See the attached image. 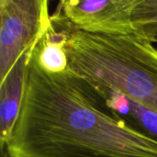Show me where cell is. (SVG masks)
Listing matches in <instances>:
<instances>
[{"label":"cell","mask_w":157,"mask_h":157,"mask_svg":"<svg viewBox=\"0 0 157 157\" xmlns=\"http://www.w3.org/2000/svg\"><path fill=\"white\" fill-rule=\"evenodd\" d=\"M132 21L140 37L157 32V0H137Z\"/></svg>","instance_id":"obj_8"},{"label":"cell","mask_w":157,"mask_h":157,"mask_svg":"<svg viewBox=\"0 0 157 157\" xmlns=\"http://www.w3.org/2000/svg\"><path fill=\"white\" fill-rule=\"evenodd\" d=\"M137 0H63L52 16L74 30L140 37L132 21Z\"/></svg>","instance_id":"obj_4"},{"label":"cell","mask_w":157,"mask_h":157,"mask_svg":"<svg viewBox=\"0 0 157 157\" xmlns=\"http://www.w3.org/2000/svg\"><path fill=\"white\" fill-rule=\"evenodd\" d=\"M2 157H9V156H8L5 152H3V153H2Z\"/></svg>","instance_id":"obj_10"},{"label":"cell","mask_w":157,"mask_h":157,"mask_svg":"<svg viewBox=\"0 0 157 157\" xmlns=\"http://www.w3.org/2000/svg\"><path fill=\"white\" fill-rule=\"evenodd\" d=\"M144 38L147 39L148 40H150V41L153 42V43H157V32L148 34V35H146Z\"/></svg>","instance_id":"obj_9"},{"label":"cell","mask_w":157,"mask_h":157,"mask_svg":"<svg viewBox=\"0 0 157 157\" xmlns=\"http://www.w3.org/2000/svg\"><path fill=\"white\" fill-rule=\"evenodd\" d=\"M9 157H157V141L132 128L71 69L52 74L30 51Z\"/></svg>","instance_id":"obj_1"},{"label":"cell","mask_w":157,"mask_h":157,"mask_svg":"<svg viewBox=\"0 0 157 157\" xmlns=\"http://www.w3.org/2000/svg\"><path fill=\"white\" fill-rule=\"evenodd\" d=\"M68 29L65 47L69 69L157 112V48L153 42L137 36Z\"/></svg>","instance_id":"obj_2"},{"label":"cell","mask_w":157,"mask_h":157,"mask_svg":"<svg viewBox=\"0 0 157 157\" xmlns=\"http://www.w3.org/2000/svg\"><path fill=\"white\" fill-rule=\"evenodd\" d=\"M31 50L18 59L5 80L0 83L1 151L7 144L19 114L25 90L28 61Z\"/></svg>","instance_id":"obj_5"},{"label":"cell","mask_w":157,"mask_h":157,"mask_svg":"<svg viewBox=\"0 0 157 157\" xmlns=\"http://www.w3.org/2000/svg\"><path fill=\"white\" fill-rule=\"evenodd\" d=\"M52 25L48 0H0V83Z\"/></svg>","instance_id":"obj_3"},{"label":"cell","mask_w":157,"mask_h":157,"mask_svg":"<svg viewBox=\"0 0 157 157\" xmlns=\"http://www.w3.org/2000/svg\"><path fill=\"white\" fill-rule=\"evenodd\" d=\"M94 86L102 95L109 107L118 116L135 131L157 141L156 111L130 99L118 91L102 86Z\"/></svg>","instance_id":"obj_6"},{"label":"cell","mask_w":157,"mask_h":157,"mask_svg":"<svg viewBox=\"0 0 157 157\" xmlns=\"http://www.w3.org/2000/svg\"><path fill=\"white\" fill-rule=\"evenodd\" d=\"M52 20L62 28V30H56V26L53 23L52 27L34 47V53L38 63L43 70L49 73L58 74L69 68L65 47L69 29L63 22L53 17Z\"/></svg>","instance_id":"obj_7"}]
</instances>
